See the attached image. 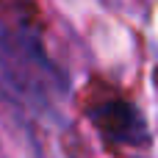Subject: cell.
<instances>
[{"label": "cell", "instance_id": "6da1fadb", "mask_svg": "<svg viewBox=\"0 0 158 158\" xmlns=\"http://www.w3.org/2000/svg\"><path fill=\"white\" fill-rule=\"evenodd\" d=\"M69 94L72 78L47 56L39 28L0 19V100L39 122H56Z\"/></svg>", "mask_w": 158, "mask_h": 158}, {"label": "cell", "instance_id": "7a4b0ae2", "mask_svg": "<svg viewBox=\"0 0 158 158\" xmlns=\"http://www.w3.org/2000/svg\"><path fill=\"white\" fill-rule=\"evenodd\" d=\"M89 119L100 131V136L111 147H144L150 144V128L144 114L125 103V100H111L89 111Z\"/></svg>", "mask_w": 158, "mask_h": 158}]
</instances>
